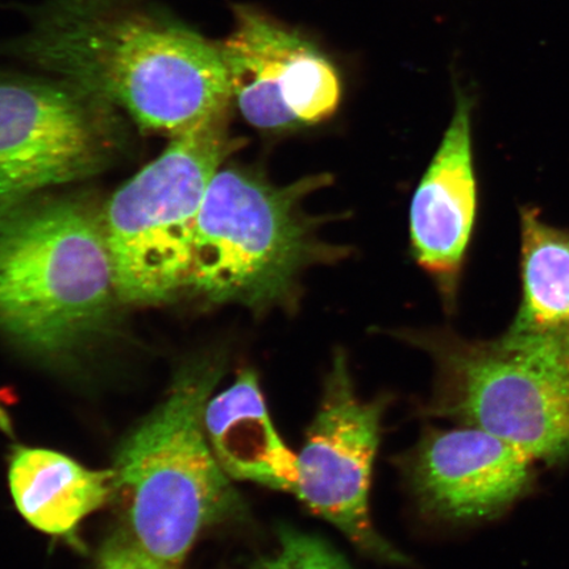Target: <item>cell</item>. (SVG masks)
Listing matches in <instances>:
<instances>
[{
	"label": "cell",
	"instance_id": "obj_1",
	"mask_svg": "<svg viewBox=\"0 0 569 569\" xmlns=\"http://www.w3.org/2000/svg\"><path fill=\"white\" fill-rule=\"evenodd\" d=\"M13 52L170 139L233 101L219 44L142 0H51Z\"/></svg>",
	"mask_w": 569,
	"mask_h": 569
},
{
	"label": "cell",
	"instance_id": "obj_2",
	"mask_svg": "<svg viewBox=\"0 0 569 569\" xmlns=\"http://www.w3.org/2000/svg\"><path fill=\"white\" fill-rule=\"evenodd\" d=\"M120 302L102 210L40 193L0 203V332L56 358L90 343Z\"/></svg>",
	"mask_w": 569,
	"mask_h": 569
},
{
	"label": "cell",
	"instance_id": "obj_3",
	"mask_svg": "<svg viewBox=\"0 0 569 569\" xmlns=\"http://www.w3.org/2000/svg\"><path fill=\"white\" fill-rule=\"evenodd\" d=\"M220 367L184 372L169 397L120 447L113 493L122 497L133 542L178 568L199 533L241 515L204 430V409Z\"/></svg>",
	"mask_w": 569,
	"mask_h": 569
},
{
	"label": "cell",
	"instance_id": "obj_4",
	"mask_svg": "<svg viewBox=\"0 0 569 569\" xmlns=\"http://www.w3.org/2000/svg\"><path fill=\"white\" fill-rule=\"evenodd\" d=\"M326 176L274 187L219 169L199 211L189 290L212 303L264 310L287 301L301 270L320 254L302 201Z\"/></svg>",
	"mask_w": 569,
	"mask_h": 569
},
{
	"label": "cell",
	"instance_id": "obj_5",
	"mask_svg": "<svg viewBox=\"0 0 569 569\" xmlns=\"http://www.w3.org/2000/svg\"><path fill=\"white\" fill-rule=\"evenodd\" d=\"M418 339L437 366L426 415L492 433L532 460L567 457L569 369L549 339Z\"/></svg>",
	"mask_w": 569,
	"mask_h": 569
},
{
	"label": "cell",
	"instance_id": "obj_6",
	"mask_svg": "<svg viewBox=\"0 0 569 569\" xmlns=\"http://www.w3.org/2000/svg\"><path fill=\"white\" fill-rule=\"evenodd\" d=\"M234 148L226 122L170 139L102 210L120 302L156 305L188 288L199 211Z\"/></svg>",
	"mask_w": 569,
	"mask_h": 569
},
{
	"label": "cell",
	"instance_id": "obj_7",
	"mask_svg": "<svg viewBox=\"0 0 569 569\" xmlns=\"http://www.w3.org/2000/svg\"><path fill=\"white\" fill-rule=\"evenodd\" d=\"M119 141L102 99L61 78L0 73V203L97 176Z\"/></svg>",
	"mask_w": 569,
	"mask_h": 569
},
{
	"label": "cell",
	"instance_id": "obj_8",
	"mask_svg": "<svg viewBox=\"0 0 569 569\" xmlns=\"http://www.w3.org/2000/svg\"><path fill=\"white\" fill-rule=\"evenodd\" d=\"M389 401L382 395L362 400L346 356L338 352L298 453L295 495L369 558L403 565L408 559L376 530L369 508L372 469Z\"/></svg>",
	"mask_w": 569,
	"mask_h": 569
},
{
	"label": "cell",
	"instance_id": "obj_9",
	"mask_svg": "<svg viewBox=\"0 0 569 569\" xmlns=\"http://www.w3.org/2000/svg\"><path fill=\"white\" fill-rule=\"evenodd\" d=\"M233 32L222 44L233 101L261 130L316 124L340 102L336 68L300 33L248 6H234Z\"/></svg>",
	"mask_w": 569,
	"mask_h": 569
},
{
	"label": "cell",
	"instance_id": "obj_10",
	"mask_svg": "<svg viewBox=\"0 0 569 569\" xmlns=\"http://www.w3.org/2000/svg\"><path fill=\"white\" fill-rule=\"evenodd\" d=\"M532 461L492 433L458 426L426 432L400 465L426 515L473 522L502 513L528 490Z\"/></svg>",
	"mask_w": 569,
	"mask_h": 569
},
{
	"label": "cell",
	"instance_id": "obj_11",
	"mask_svg": "<svg viewBox=\"0 0 569 569\" xmlns=\"http://www.w3.org/2000/svg\"><path fill=\"white\" fill-rule=\"evenodd\" d=\"M472 98L457 103L438 152L412 198L410 232L418 264L452 288L473 231L478 189L472 153Z\"/></svg>",
	"mask_w": 569,
	"mask_h": 569
},
{
	"label": "cell",
	"instance_id": "obj_12",
	"mask_svg": "<svg viewBox=\"0 0 569 569\" xmlns=\"http://www.w3.org/2000/svg\"><path fill=\"white\" fill-rule=\"evenodd\" d=\"M204 430L213 457L229 478L296 493L298 455L277 432L251 369L240 372L223 393L210 398Z\"/></svg>",
	"mask_w": 569,
	"mask_h": 569
},
{
	"label": "cell",
	"instance_id": "obj_13",
	"mask_svg": "<svg viewBox=\"0 0 569 569\" xmlns=\"http://www.w3.org/2000/svg\"><path fill=\"white\" fill-rule=\"evenodd\" d=\"M10 489L19 513L34 529L71 537L113 495V473L92 471L60 452L19 447L10 465Z\"/></svg>",
	"mask_w": 569,
	"mask_h": 569
},
{
	"label": "cell",
	"instance_id": "obj_14",
	"mask_svg": "<svg viewBox=\"0 0 569 569\" xmlns=\"http://www.w3.org/2000/svg\"><path fill=\"white\" fill-rule=\"evenodd\" d=\"M522 300L507 332L552 336L569 330V233L521 211Z\"/></svg>",
	"mask_w": 569,
	"mask_h": 569
},
{
	"label": "cell",
	"instance_id": "obj_15",
	"mask_svg": "<svg viewBox=\"0 0 569 569\" xmlns=\"http://www.w3.org/2000/svg\"><path fill=\"white\" fill-rule=\"evenodd\" d=\"M252 569H355L329 543L311 533L282 528L276 549Z\"/></svg>",
	"mask_w": 569,
	"mask_h": 569
},
{
	"label": "cell",
	"instance_id": "obj_16",
	"mask_svg": "<svg viewBox=\"0 0 569 569\" xmlns=\"http://www.w3.org/2000/svg\"><path fill=\"white\" fill-rule=\"evenodd\" d=\"M97 569H174L133 542V539L117 538L107 543L99 558Z\"/></svg>",
	"mask_w": 569,
	"mask_h": 569
}]
</instances>
